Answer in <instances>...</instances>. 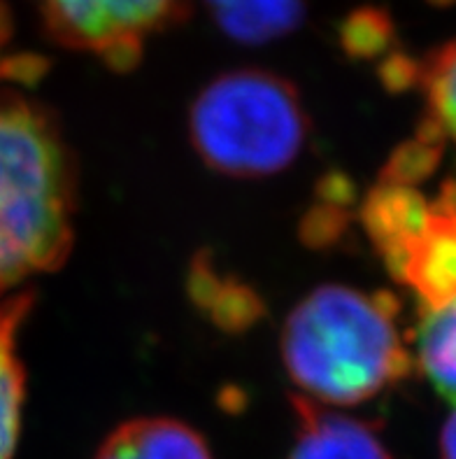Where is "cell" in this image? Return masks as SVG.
I'll use <instances>...</instances> for the list:
<instances>
[{
	"mask_svg": "<svg viewBox=\"0 0 456 459\" xmlns=\"http://www.w3.org/2000/svg\"><path fill=\"white\" fill-rule=\"evenodd\" d=\"M75 215V159L56 119L0 96V297L68 259Z\"/></svg>",
	"mask_w": 456,
	"mask_h": 459,
	"instance_id": "2",
	"label": "cell"
},
{
	"mask_svg": "<svg viewBox=\"0 0 456 459\" xmlns=\"http://www.w3.org/2000/svg\"><path fill=\"white\" fill-rule=\"evenodd\" d=\"M93 459H212L194 427L173 418H135L116 427Z\"/></svg>",
	"mask_w": 456,
	"mask_h": 459,
	"instance_id": "7",
	"label": "cell"
},
{
	"mask_svg": "<svg viewBox=\"0 0 456 459\" xmlns=\"http://www.w3.org/2000/svg\"><path fill=\"white\" fill-rule=\"evenodd\" d=\"M280 348L301 396L329 408L368 402L412 368L396 299L347 285H322L296 303Z\"/></svg>",
	"mask_w": 456,
	"mask_h": 459,
	"instance_id": "1",
	"label": "cell"
},
{
	"mask_svg": "<svg viewBox=\"0 0 456 459\" xmlns=\"http://www.w3.org/2000/svg\"><path fill=\"white\" fill-rule=\"evenodd\" d=\"M33 308V291L0 297V459H12L22 431L26 371L19 359L17 336Z\"/></svg>",
	"mask_w": 456,
	"mask_h": 459,
	"instance_id": "6",
	"label": "cell"
},
{
	"mask_svg": "<svg viewBox=\"0 0 456 459\" xmlns=\"http://www.w3.org/2000/svg\"><path fill=\"white\" fill-rule=\"evenodd\" d=\"M415 77L426 99V126L456 147V38L428 52Z\"/></svg>",
	"mask_w": 456,
	"mask_h": 459,
	"instance_id": "10",
	"label": "cell"
},
{
	"mask_svg": "<svg viewBox=\"0 0 456 459\" xmlns=\"http://www.w3.org/2000/svg\"><path fill=\"white\" fill-rule=\"evenodd\" d=\"M431 3H435V5H454L456 0H431Z\"/></svg>",
	"mask_w": 456,
	"mask_h": 459,
	"instance_id": "12",
	"label": "cell"
},
{
	"mask_svg": "<svg viewBox=\"0 0 456 459\" xmlns=\"http://www.w3.org/2000/svg\"><path fill=\"white\" fill-rule=\"evenodd\" d=\"M440 453H443V459H456V411L447 418L445 427H443Z\"/></svg>",
	"mask_w": 456,
	"mask_h": 459,
	"instance_id": "11",
	"label": "cell"
},
{
	"mask_svg": "<svg viewBox=\"0 0 456 459\" xmlns=\"http://www.w3.org/2000/svg\"><path fill=\"white\" fill-rule=\"evenodd\" d=\"M231 40L266 45L294 33L305 17V0H202Z\"/></svg>",
	"mask_w": 456,
	"mask_h": 459,
	"instance_id": "8",
	"label": "cell"
},
{
	"mask_svg": "<svg viewBox=\"0 0 456 459\" xmlns=\"http://www.w3.org/2000/svg\"><path fill=\"white\" fill-rule=\"evenodd\" d=\"M310 134L301 93L271 70L214 77L189 110V138L205 166L231 178H268L289 169Z\"/></svg>",
	"mask_w": 456,
	"mask_h": 459,
	"instance_id": "3",
	"label": "cell"
},
{
	"mask_svg": "<svg viewBox=\"0 0 456 459\" xmlns=\"http://www.w3.org/2000/svg\"><path fill=\"white\" fill-rule=\"evenodd\" d=\"M415 352L434 390L456 403V294L419 306Z\"/></svg>",
	"mask_w": 456,
	"mask_h": 459,
	"instance_id": "9",
	"label": "cell"
},
{
	"mask_svg": "<svg viewBox=\"0 0 456 459\" xmlns=\"http://www.w3.org/2000/svg\"><path fill=\"white\" fill-rule=\"evenodd\" d=\"M296 441L287 459H391L377 431L357 418L291 396Z\"/></svg>",
	"mask_w": 456,
	"mask_h": 459,
	"instance_id": "5",
	"label": "cell"
},
{
	"mask_svg": "<svg viewBox=\"0 0 456 459\" xmlns=\"http://www.w3.org/2000/svg\"><path fill=\"white\" fill-rule=\"evenodd\" d=\"M56 45L91 54L116 73L140 61L145 45L186 14V0H30Z\"/></svg>",
	"mask_w": 456,
	"mask_h": 459,
	"instance_id": "4",
	"label": "cell"
}]
</instances>
